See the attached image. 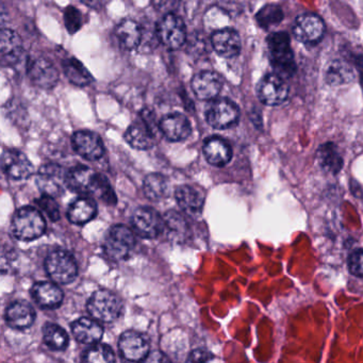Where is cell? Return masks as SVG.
<instances>
[{"label":"cell","mask_w":363,"mask_h":363,"mask_svg":"<svg viewBox=\"0 0 363 363\" xmlns=\"http://www.w3.org/2000/svg\"><path fill=\"white\" fill-rule=\"evenodd\" d=\"M33 301L43 309H56L62 303L63 291L54 282L40 281L31 289Z\"/></svg>","instance_id":"22"},{"label":"cell","mask_w":363,"mask_h":363,"mask_svg":"<svg viewBox=\"0 0 363 363\" xmlns=\"http://www.w3.org/2000/svg\"><path fill=\"white\" fill-rule=\"evenodd\" d=\"M162 135L171 142H182L188 139L192 133L190 121L184 114H167L159 123Z\"/></svg>","instance_id":"18"},{"label":"cell","mask_w":363,"mask_h":363,"mask_svg":"<svg viewBox=\"0 0 363 363\" xmlns=\"http://www.w3.org/2000/svg\"><path fill=\"white\" fill-rule=\"evenodd\" d=\"M63 71L71 84L77 86H88L94 82L86 67L78 59L67 58L63 61Z\"/></svg>","instance_id":"31"},{"label":"cell","mask_w":363,"mask_h":363,"mask_svg":"<svg viewBox=\"0 0 363 363\" xmlns=\"http://www.w3.org/2000/svg\"><path fill=\"white\" fill-rule=\"evenodd\" d=\"M259 101L267 106H279L288 99L289 86L281 76L269 74L264 76L257 86Z\"/></svg>","instance_id":"11"},{"label":"cell","mask_w":363,"mask_h":363,"mask_svg":"<svg viewBox=\"0 0 363 363\" xmlns=\"http://www.w3.org/2000/svg\"><path fill=\"white\" fill-rule=\"evenodd\" d=\"M325 25L320 16L313 13H306L295 21L293 35L301 43L316 44L323 39Z\"/></svg>","instance_id":"12"},{"label":"cell","mask_w":363,"mask_h":363,"mask_svg":"<svg viewBox=\"0 0 363 363\" xmlns=\"http://www.w3.org/2000/svg\"><path fill=\"white\" fill-rule=\"evenodd\" d=\"M92 195H95L97 199H101L108 205H116V201H118L116 193H114L109 180L103 174H99Z\"/></svg>","instance_id":"36"},{"label":"cell","mask_w":363,"mask_h":363,"mask_svg":"<svg viewBox=\"0 0 363 363\" xmlns=\"http://www.w3.org/2000/svg\"><path fill=\"white\" fill-rule=\"evenodd\" d=\"M212 354L203 348H197L190 352L186 361L189 362H206V361L211 360Z\"/></svg>","instance_id":"42"},{"label":"cell","mask_w":363,"mask_h":363,"mask_svg":"<svg viewBox=\"0 0 363 363\" xmlns=\"http://www.w3.org/2000/svg\"><path fill=\"white\" fill-rule=\"evenodd\" d=\"M256 20L262 28H271L284 20V12L278 6L267 5L257 13Z\"/></svg>","instance_id":"35"},{"label":"cell","mask_w":363,"mask_h":363,"mask_svg":"<svg viewBox=\"0 0 363 363\" xmlns=\"http://www.w3.org/2000/svg\"><path fill=\"white\" fill-rule=\"evenodd\" d=\"M175 199L180 209L189 216H199L205 203L203 195L192 186H182L175 192Z\"/></svg>","instance_id":"26"},{"label":"cell","mask_w":363,"mask_h":363,"mask_svg":"<svg viewBox=\"0 0 363 363\" xmlns=\"http://www.w3.org/2000/svg\"><path fill=\"white\" fill-rule=\"evenodd\" d=\"M5 318L8 326L16 330H24L35 323V311L27 301H16L8 306Z\"/></svg>","instance_id":"21"},{"label":"cell","mask_w":363,"mask_h":363,"mask_svg":"<svg viewBox=\"0 0 363 363\" xmlns=\"http://www.w3.org/2000/svg\"><path fill=\"white\" fill-rule=\"evenodd\" d=\"M137 240L135 231L125 225H116L108 231L105 239L106 254L116 261L126 260L135 250Z\"/></svg>","instance_id":"5"},{"label":"cell","mask_w":363,"mask_h":363,"mask_svg":"<svg viewBox=\"0 0 363 363\" xmlns=\"http://www.w3.org/2000/svg\"><path fill=\"white\" fill-rule=\"evenodd\" d=\"M203 150L206 160L213 167H225L233 159V148L223 138L211 137L206 140Z\"/></svg>","instance_id":"23"},{"label":"cell","mask_w":363,"mask_h":363,"mask_svg":"<svg viewBox=\"0 0 363 363\" xmlns=\"http://www.w3.org/2000/svg\"><path fill=\"white\" fill-rule=\"evenodd\" d=\"M97 214V205L90 197L82 196L74 201L67 209V218L72 224L84 225Z\"/></svg>","instance_id":"27"},{"label":"cell","mask_w":363,"mask_h":363,"mask_svg":"<svg viewBox=\"0 0 363 363\" xmlns=\"http://www.w3.org/2000/svg\"><path fill=\"white\" fill-rule=\"evenodd\" d=\"M316 159L320 169L333 175L339 173L343 167V159L337 152V146L333 143H326L320 146L316 154Z\"/></svg>","instance_id":"29"},{"label":"cell","mask_w":363,"mask_h":363,"mask_svg":"<svg viewBox=\"0 0 363 363\" xmlns=\"http://www.w3.org/2000/svg\"><path fill=\"white\" fill-rule=\"evenodd\" d=\"M348 269L356 277L363 278V248L354 250L348 257Z\"/></svg>","instance_id":"40"},{"label":"cell","mask_w":363,"mask_h":363,"mask_svg":"<svg viewBox=\"0 0 363 363\" xmlns=\"http://www.w3.org/2000/svg\"><path fill=\"white\" fill-rule=\"evenodd\" d=\"M118 350L123 358L126 360H146L150 354V342L142 333L135 330H127L121 335Z\"/></svg>","instance_id":"13"},{"label":"cell","mask_w":363,"mask_h":363,"mask_svg":"<svg viewBox=\"0 0 363 363\" xmlns=\"http://www.w3.org/2000/svg\"><path fill=\"white\" fill-rule=\"evenodd\" d=\"M116 35L124 50H133L139 48L143 39L141 26L133 20H124L116 27Z\"/></svg>","instance_id":"28"},{"label":"cell","mask_w":363,"mask_h":363,"mask_svg":"<svg viewBox=\"0 0 363 363\" xmlns=\"http://www.w3.org/2000/svg\"><path fill=\"white\" fill-rule=\"evenodd\" d=\"M65 24L69 35H75L82 27V16L77 8L69 6L65 11Z\"/></svg>","instance_id":"38"},{"label":"cell","mask_w":363,"mask_h":363,"mask_svg":"<svg viewBox=\"0 0 363 363\" xmlns=\"http://www.w3.org/2000/svg\"><path fill=\"white\" fill-rule=\"evenodd\" d=\"M267 48L272 67L277 75L290 78L296 71L290 37L286 33H276L267 38Z\"/></svg>","instance_id":"2"},{"label":"cell","mask_w":363,"mask_h":363,"mask_svg":"<svg viewBox=\"0 0 363 363\" xmlns=\"http://www.w3.org/2000/svg\"><path fill=\"white\" fill-rule=\"evenodd\" d=\"M86 309L95 320L110 323L120 318L123 311V303L111 291L101 289L91 295Z\"/></svg>","instance_id":"4"},{"label":"cell","mask_w":363,"mask_h":363,"mask_svg":"<svg viewBox=\"0 0 363 363\" xmlns=\"http://www.w3.org/2000/svg\"><path fill=\"white\" fill-rule=\"evenodd\" d=\"M72 145L74 150L86 160H99L105 154L103 140L93 131L80 130L74 133Z\"/></svg>","instance_id":"14"},{"label":"cell","mask_w":363,"mask_h":363,"mask_svg":"<svg viewBox=\"0 0 363 363\" xmlns=\"http://www.w3.org/2000/svg\"><path fill=\"white\" fill-rule=\"evenodd\" d=\"M82 360L90 363H109L116 361L113 350L107 344H93L82 354Z\"/></svg>","instance_id":"34"},{"label":"cell","mask_w":363,"mask_h":363,"mask_svg":"<svg viewBox=\"0 0 363 363\" xmlns=\"http://www.w3.org/2000/svg\"><path fill=\"white\" fill-rule=\"evenodd\" d=\"M55 197L50 196V195H42L37 201V205L39 206L40 209L50 218V220H58L60 218V209L57 201H55Z\"/></svg>","instance_id":"39"},{"label":"cell","mask_w":363,"mask_h":363,"mask_svg":"<svg viewBox=\"0 0 363 363\" xmlns=\"http://www.w3.org/2000/svg\"><path fill=\"white\" fill-rule=\"evenodd\" d=\"M29 79L38 88L54 89L59 82V73L55 65L44 58L31 61L27 69Z\"/></svg>","instance_id":"16"},{"label":"cell","mask_w":363,"mask_h":363,"mask_svg":"<svg viewBox=\"0 0 363 363\" xmlns=\"http://www.w3.org/2000/svg\"><path fill=\"white\" fill-rule=\"evenodd\" d=\"M240 110L233 101L218 99L212 101L206 112L208 124L218 130L231 128L239 122Z\"/></svg>","instance_id":"8"},{"label":"cell","mask_w":363,"mask_h":363,"mask_svg":"<svg viewBox=\"0 0 363 363\" xmlns=\"http://www.w3.org/2000/svg\"><path fill=\"white\" fill-rule=\"evenodd\" d=\"M45 230V218L35 208H21L12 218L11 233L20 241L29 242L39 239Z\"/></svg>","instance_id":"1"},{"label":"cell","mask_w":363,"mask_h":363,"mask_svg":"<svg viewBox=\"0 0 363 363\" xmlns=\"http://www.w3.org/2000/svg\"><path fill=\"white\" fill-rule=\"evenodd\" d=\"M157 38L169 50H178L186 43L188 33L184 21L175 13L165 14L156 26Z\"/></svg>","instance_id":"7"},{"label":"cell","mask_w":363,"mask_h":363,"mask_svg":"<svg viewBox=\"0 0 363 363\" xmlns=\"http://www.w3.org/2000/svg\"><path fill=\"white\" fill-rule=\"evenodd\" d=\"M79 1L92 9H101L104 3V0H79Z\"/></svg>","instance_id":"43"},{"label":"cell","mask_w":363,"mask_h":363,"mask_svg":"<svg viewBox=\"0 0 363 363\" xmlns=\"http://www.w3.org/2000/svg\"><path fill=\"white\" fill-rule=\"evenodd\" d=\"M72 333L80 343L93 345L101 341L104 328L95 318H82L72 324Z\"/></svg>","instance_id":"24"},{"label":"cell","mask_w":363,"mask_h":363,"mask_svg":"<svg viewBox=\"0 0 363 363\" xmlns=\"http://www.w3.org/2000/svg\"><path fill=\"white\" fill-rule=\"evenodd\" d=\"M133 231L140 237L154 239L160 235L164 228V218L150 207H139L131 218Z\"/></svg>","instance_id":"10"},{"label":"cell","mask_w":363,"mask_h":363,"mask_svg":"<svg viewBox=\"0 0 363 363\" xmlns=\"http://www.w3.org/2000/svg\"><path fill=\"white\" fill-rule=\"evenodd\" d=\"M326 82L333 86H343L354 79V72L350 63L343 60H335L329 65L325 74Z\"/></svg>","instance_id":"30"},{"label":"cell","mask_w":363,"mask_h":363,"mask_svg":"<svg viewBox=\"0 0 363 363\" xmlns=\"http://www.w3.org/2000/svg\"><path fill=\"white\" fill-rule=\"evenodd\" d=\"M191 86L197 99L212 101L222 91L223 79L216 72L203 71L193 77Z\"/></svg>","instance_id":"17"},{"label":"cell","mask_w":363,"mask_h":363,"mask_svg":"<svg viewBox=\"0 0 363 363\" xmlns=\"http://www.w3.org/2000/svg\"><path fill=\"white\" fill-rule=\"evenodd\" d=\"M3 172L13 180H24L33 175L35 169L24 152L18 150H7L1 156Z\"/></svg>","instance_id":"15"},{"label":"cell","mask_w":363,"mask_h":363,"mask_svg":"<svg viewBox=\"0 0 363 363\" xmlns=\"http://www.w3.org/2000/svg\"><path fill=\"white\" fill-rule=\"evenodd\" d=\"M157 129H160V127L156 124L155 114L145 109L141 112L140 120L135 121L127 129L125 140L135 150H150L156 142Z\"/></svg>","instance_id":"3"},{"label":"cell","mask_w":363,"mask_h":363,"mask_svg":"<svg viewBox=\"0 0 363 363\" xmlns=\"http://www.w3.org/2000/svg\"><path fill=\"white\" fill-rule=\"evenodd\" d=\"M45 269L52 281L60 284H71L78 275L75 258L67 250H57L50 252L46 257Z\"/></svg>","instance_id":"6"},{"label":"cell","mask_w":363,"mask_h":363,"mask_svg":"<svg viewBox=\"0 0 363 363\" xmlns=\"http://www.w3.org/2000/svg\"><path fill=\"white\" fill-rule=\"evenodd\" d=\"M67 171L56 163H48L40 169L37 184L44 195L58 197L67 189Z\"/></svg>","instance_id":"9"},{"label":"cell","mask_w":363,"mask_h":363,"mask_svg":"<svg viewBox=\"0 0 363 363\" xmlns=\"http://www.w3.org/2000/svg\"><path fill=\"white\" fill-rule=\"evenodd\" d=\"M164 218V226L167 227L169 233L173 235H184L188 230V224L182 214L176 211H167L163 216Z\"/></svg>","instance_id":"37"},{"label":"cell","mask_w":363,"mask_h":363,"mask_svg":"<svg viewBox=\"0 0 363 363\" xmlns=\"http://www.w3.org/2000/svg\"><path fill=\"white\" fill-rule=\"evenodd\" d=\"M99 173L86 167L77 165L67 171V189L79 194H93Z\"/></svg>","instance_id":"19"},{"label":"cell","mask_w":363,"mask_h":363,"mask_svg":"<svg viewBox=\"0 0 363 363\" xmlns=\"http://www.w3.org/2000/svg\"><path fill=\"white\" fill-rule=\"evenodd\" d=\"M0 52L8 65H16L22 58L24 48L20 35L10 29H3L0 33Z\"/></svg>","instance_id":"25"},{"label":"cell","mask_w":363,"mask_h":363,"mask_svg":"<svg viewBox=\"0 0 363 363\" xmlns=\"http://www.w3.org/2000/svg\"><path fill=\"white\" fill-rule=\"evenodd\" d=\"M44 343L52 350H63L69 345L67 331L54 323H48L43 327Z\"/></svg>","instance_id":"33"},{"label":"cell","mask_w":363,"mask_h":363,"mask_svg":"<svg viewBox=\"0 0 363 363\" xmlns=\"http://www.w3.org/2000/svg\"><path fill=\"white\" fill-rule=\"evenodd\" d=\"M169 180L161 174H150L144 179V193L147 199L159 201L169 194Z\"/></svg>","instance_id":"32"},{"label":"cell","mask_w":363,"mask_h":363,"mask_svg":"<svg viewBox=\"0 0 363 363\" xmlns=\"http://www.w3.org/2000/svg\"><path fill=\"white\" fill-rule=\"evenodd\" d=\"M182 0H152V7L160 13L169 14L174 13L179 7Z\"/></svg>","instance_id":"41"},{"label":"cell","mask_w":363,"mask_h":363,"mask_svg":"<svg viewBox=\"0 0 363 363\" xmlns=\"http://www.w3.org/2000/svg\"><path fill=\"white\" fill-rule=\"evenodd\" d=\"M211 44L216 54L223 58H233L241 52V38L233 29L223 28L216 30L212 35Z\"/></svg>","instance_id":"20"}]
</instances>
